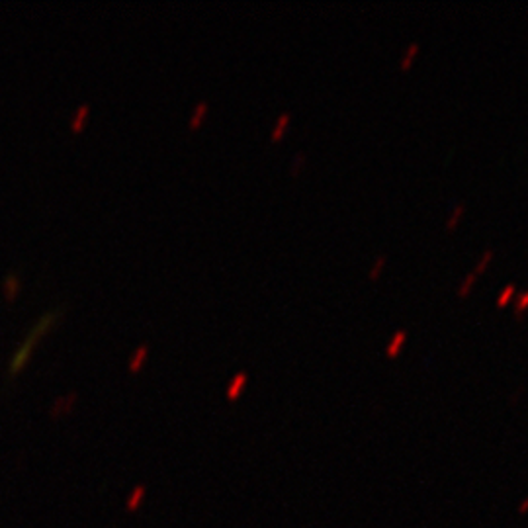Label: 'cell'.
<instances>
[{
    "label": "cell",
    "mask_w": 528,
    "mask_h": 528,
    "mask_svg": "<svg viewBox=\"0 0 528 528\" xmlns=\"http://www.w3.org/2000/svg\"><path fill=\"white\" fill-rule=\"evenodd\" d=\"M143 495H145V487H141V485H139V487H135V489H133V493L129 495L127 509H129V511H137V509H139V505H141Z\"/></svg>",
    "instance_id": "cell-2"
},
{
    "label": "cell",
    "mask_w": 528,
    "mask_h": 528,
    "mask_svg": "<svg viewBox=\"0 0 528 528\" xmlns=\"http://www.w3.org/2000/svg\"><path fill=\"white\" fill-rule=\"evenodd\" d=\"M513 294H515V288L513 286H509L503 294H501V298H499V305H507V302L513 298Z\"/></svg>",
    "instance_id": "cell-4"
},
{
    "label": "cell",
    "mask_w": 528,
    "mask_h": 528,
    "mask_svg": "<svg viewBox=\"0 0 528 528\" xmlns=\"http://www.w3.org/2000/svg\"><path fill=\"white\" fill-rule=\"evenodd\" d=\"M474 280V276H470L468 280H466V284H464V288H460V296H468V292H470V288H472V282Z\"/></svg>",
    "instance_id": "cell-7"
},
{
    "label": "cell",
    "mask_w": 528,
    "mask_h": 528,
    "mask_svg": "<svg viewBox=\"0 0 528 528\" xmlns=\"http://www.w3.org/2000/svg\"><path fill=\"white\" fill-rule=\"evenodd\" d=\"M405 339H407V335L401 331V333H395V337L391 339V343H389V347H387V356L389 358H395L399 352H401V349H403V345H405Z\"/></svg>",
    "instance_id": "cell-1"
},
{
    "label": "cell",
    "mask_w": 528,
    "mask_h": 528,
    "mask_svg": "<svg viewBox=\"0 0 528 528\" xmlns=\"http://www.w3.org/2000/svg\"><path fill=\"white\" fill-rule=\"evenodd\" d=\"M491 258H493V252H485V256H483V260L479 262V268H476V272H483V270H485V264H487Z\"/></svg>",
    "instance_id": "cell-6"
},
{
    "label": "cell",
    "mask_w": 528,
    "mask_h": 528,
    "mask_svg": "<svg viewBox=\"0 0 528 528\" xmlns=\"http://www.w3.org/2000/svg\"><path fill=\"white\" fill-rule=\"evenodd\" d=\"M527 305H528V294H527V296H523V298H521V302H519V311H521L523 307H527Z\"/></svg>",
    "instance_id": "cell-8"
},
{
    "label": "cell",
    "mask_w": 528,
    "mask_h": 528,
    "mask_svg": "<svg viewBox=\"0 0 528 528\" xmlns=\"http://www.w3.org/2000/svg\"><path fill=\"white\" fill-rule=\"evenodd\" d=\"M460 213H464V207H462V205H458V207H456V211H454V215H452V223L448 225V229H454V225L460 221V219H458V217H460Z\"/></svg>",
    "instance_id": "cell-5"
},
{
    "label": "cell",
    "mask_w": 528,
    "mask_h": 528,
    "mask_svg": "<svg viewBox=\"0 0 528 528\" xmlns=\"http://www.w3.org/2000/svg\"><path fill=\"white\" fill-rule=\"evenodd\" d=\"M417 51H419L417 45H411V47H409V53L405 55V59H403V63H401V69H409V67H411V61H413V57L417 55Z\"/></svg>",
    "instance_id": "cell-3"
}]
</instances>
